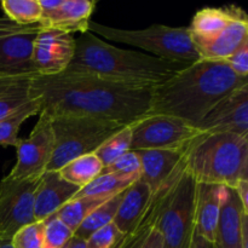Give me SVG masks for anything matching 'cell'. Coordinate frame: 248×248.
<instances>
[{
    "instance_id": "obj_1",
    "label": "cell",
    "mask_w": 248,
    "mask_h": 248,
    "mask_svg": "<svg viewBox=\"0 0 248 248\" xmlns=\"http://www.w3.org/2000/svg\"><path fill=\"white\" fill-rule=\"evenodd\" d=\"M31 93L40 99V113L50 118L87 116L125 126L149 115L153 98V89L68 72L53 77L34 75Z\"/></svg>"
},
{
    "instance_id": "obj_2",
    "label": "cell",
    "mask_w": 248,
    "mask_h": 248,
    "mask_svg": "<svg viewBox=\"0 0 248 248\" xmlns=\"http://www.w3.org/2000/svg\"><path fill=\"white\" fill-rule=\"evenodd\" d=\"M248 85L225 61L199 60L153 89L150 114L178 118L198 128L205 116L232 92Z\"/></svg>"
},
{
    "instance_id": "obj_3",
    "label": "cell",
    "mask_w": 248,
    "mask_h": 248,
    "mask_svg": "<svg viewBox=\"0 0 248 248\" xmlns=\"http://www.w3.org/2000/svg\"><path fill=\"white\" fill-rule=\"evenodd\" d=\"M188 65L140 51L115 47L86 31L75 39L74 57L64 72L94 75L128 86L154 89Z\"/></svg>"
},
{
    "instance_id": "obj_4",
    "label": "cell",
    "mask_w": 248,
    "mask_h": 248,
    "mask_svg": "<svg viewBox=\"0 0 248 248\" xmlns=\"http://www.w3.org/2000/svg\"><path fill=\"white\" fill-rule=\"evenodd\" d=\"M184 166L198 183L234 189L248 179V137L202 133L186 149Z\"/></svg>"
},
{
    "instance_id": "obj_5",
    "label": "cell",
    "mask_w": 248,
    "mask_h": 248,
    "mask_svg": "<svg viewBox=\"0 0 248 248\" xmlns=\"http://www.w3.org/2000/svg\"><path fill=\"white\" fill-rule=\"evenodd\" d=\"M200 60L225 61L248 41V17L239 6L203 7L188 27Z\"/></svg>"
},
{
    "instance_id": "obj_6",
    "label": "cell",
    "mask_w": 248,
    "mask_h": 248,
    "mask_svg": "<svg viewBox=\"0 0 248 248\" xmlns=\"http://www.w3.org/2000/svg\"><path fill=\"white\" fill-rule=\"evenodd\" d=\"M53 152L46 171H58L82 155L92 154L99 145L125 127V125L103 119L62 115L51 118Z\"/></svg>"
},
{
    "instance_id": "obj_7",
    "label": "cell",
    "mask_w": 248,
    "mask_h": 248,
    "mask_svg": "<svg viewBox=\"0 0 248 248\" xmlns=\"http://www.w3.org/2000/svg\"><path fill=\"white\" fill-rule=\"evenodd\" d=\"M90 33L148 51L152 56L174 63L191 64L200 60L190 40L188 27L154 24L145 29H119L91 21Z\"/></svg>"
},
{
    "instance_id": "obj_8",
    "label": "cell",
    "mask_w": 248,
    "mask_h": 248,
    "mask_svg": "<svg viewBox=\"0 0 248 248\" xmlns=\"http://www.w3.org/2000/svg\"><path fill=\"white\" fill-rule=\"evenodd\" d=\"M196 186L198 182L184 170L156 225L164 248H190L195 232Z\"/></svg>"
},
{
    "instance_id": "obj_9",
    "label": "cell",
    "mask_w": 248,
    "mask_h": 248,
    "mask_svg": "<svg viewBox=\"0 0 248 248\" xmlns=\"http://www.w3.org/2000/svg\"><path fill=\"white\" fill-rule=\"evenodd\" d=\"M130 150H186L195 138L202 135L194 126L178 118L149 114L131 125Z\"/></svg>"
},
{
    "instance_id": "obj_10",
    "label": "cell",
    "mask_w": 248,
    "mask_h": 248,
    "mask_svg": "<svg viewBox=\"0 0 248 248\" xmlns=\"http://www.w3.org/2000/svg\"><path fill=\"white\" fill-rule=\"evenodd\" d=\"M41 177L0 182V237L11 239L21 228L35 222L34 198Z\"/></svg>"
},
{
    "instance_id": "obj_11",
    "label": "cell",
    "mask_w": 248,
    "mask_h": 248,
    "mask_svg": "<svg viewBox=\"0 0 248 248\" xmlns=\"http://www.w3.org/2000/svg\"><path fill=\"white\" fill-rule=\"evenodd\" d=\"M43 27L39 23L19 26L0 17V74L35 75L33 45Z\"/></svg>"
},
{
    "instance_id": "obj_12",
    "label": "cell",
    "mask_w": 248,
    "mask_h": 248,
    "mask_svg": "<svg viewBox=\"0 0 248 248\" xmlns=\"http://www.w3.org/2000/svg\"><path fill=\"white\" fill-rule=\"evenodd\" d=\"M16 149V165L6 177L11 179H28L43 176L53 152V132L50 116L39 113L35 127L28 138H19Z\"/></svg>"
},
{
    "instance_id": "obj_13",
    "label": "cell",
    "mask_w": 248,
    "mask_h": 248,
    "mask_svg": "<svg viewBox=\"0 0 248 248\" xmlns=\"http://www.w3.org/2000/svg\"><path fill=\"white\" fill-rule=\"evenodd\" d=\"M74 53L75 39L72 34L41 28L33 45V65L36 75L61 74L69 67Z\"/></svg>"
},
{
    "instance_id": "obj_14",
    "label": "cell",
    "mask_w": 248,
    "mask_h": 248,
    "mask_svg": "<svg viewBox=\"0 0 248 248\" xmlns=\"http://www.w3.org/2000/svg\"><path fill=\"white\" fill-rule=\"evenodd\" d=\"M198 130L206 135L232 133L248 137V85L223 98L205 116Z\"/></svg>"
},
{
    "instance_id": "obj_15",
    "label": "cell",
    "mask_w": 248,
    "mask_h": 248,
    "mask_svg": "<svg viewBox=\"0 0 248 248\" xmlns=\"http://www.w3.org/2000/svg\"><path fill=\"white\" fill-rule=\"evenodd\" d=\"M213 248H248V215L234 189L224 186Z\"/></svg>"
},
{
    "instance_id": "obj_16",
    "label": "cell",
    "mask_w": 248,
    "mask_h": 248,
    "mask_svg": "<svg viewBox=\"0 0 248 248\" xmlns=\"http://www.w3.org/2000/svg\"><path fill=\"white\" fill-rule=\"evenodd\" d=\"M79 186H73L62 178L58 171L47 172L41 176L34 198V219L44 222L55 215L64 203L72 200Z\"/></svg>"
},
{
    "instance_id": "obj_17",
    "label": "cell",
    "mask_w": 248,
    "mask_h": 248,
    "mask_svg": "<svg viewBox=\"0 0 248 248\" xmlns=\"http://www.w3.org/2000/svg\"><path fill=\"white\" fill-rule=\"evenodd\" d=\"M140 160V178L149 186L153 193L159 190L178 170L186 150H133Z\"/></svg>"
},
{
    "instance_id": "obj_18",
    "label": "cell",
    "mask_w": 248,
    "mask_h": 248,
    "mask_svg": "<svg viewBox=\"0 0 248 248\" xmlns=\"http://www.w3.org/2000/svg\"><path fill=\"white\" fill-rule=\"evenodd\" d=\"M94 6L96 1L92 0H63L55 11L41 17L39 24L43 28L56 29L68 34H84L89 31Z\"/></svg>"
},
{
    "instance_id": "obj_19",
    "label": "cell",
    "mask_w": 248,
    "mask_h": 248,
    "mask_svg": "<svg viewBox=\"0 0 248 248\" xmlns=\"http://www.w3.org/2000/svg\"><path fill=\"white\" fill-rule=\"evenodd\" d=\"M223 191L224 186L216 184L198 183L196 186L195 232L212 245L215 244Z\"/></svg>"
},
{
    "instance_id": "obj_20",
    "label": "cell",
    "mask_w": 248,
    "mask_h": 248,
    "mask_svg": "<svg viewBox=\"0 0 248 248\" xmlns=\"http://www.w3.org/2000/svg\"><path fill=\"white\" fill-rule=\"evenodd\" d=\"M153 195L154 193L152 189L140 178L126 189L113 219V223L121 234H125L132 229L133 225L147 210Z\"/></svg>"
},
{
    "instance_id": "obj_21",
    "label": "cell",
    "mask_w": 248,
    "mask_h": 248,
    "mask_svg": "<svg viewBox=\"0 0 248 248\" xmlns=\"http://www.w3.org/2000/svg\"><path fill=\"white\" fill-rule=\"evenodd\" d=\"M33 78L34 75L0 74V119L33 98Z\"/></svg>"
},
{
    "instance_id": "obj_22",
    "label": "cell",
    "mask_w": 248,
    "mask_h": 248,
    "mask_svg": "<svg viewBox=\"0 0 248 248\" xmlns=\"http://www.w3.org/2000/svg\"><path fill=\"white\" fill-rule=\"evenodd\" d=\"M41 110L40 99L33 97L28 102L17 108L9 115L0 119V145L2 147H17L18 132L22 124L27 119L36 115Z\"/></svg>"
},
{
    "instance_id": "obj_23",
    "label": "cell",
    "mask_w": 248,
    "mask_h": 248,
    "mask_svg": "<svg viewBox=\"0 0 248 248\" xmlns=\"http://www.w3.org/2000/svg\"><path fill=\"white\" fill-rule=\"evenodd\" d=\"M103 169L104 166L102 162L92 153L72 160L62 169L58 170V173L68 183L81 189L96 179L102 173Z\"/></svg>"
},
{
    "instance_id": "obj_24",
    "label": "cell",
    "mask_w": 248,
    "mask_h": 248,
    "mask_svg": "<svg viewBox=\"0 0 248 248\" xmlns=\"http://www.w3.org/2000/svg\"><path fill=\"white\" fill-rule=\"evenodd\" d=\"M137 179L136 177H126L120 174L106 173L99 174L96 179L87 184L86 186L80 189L74 198H81V196H91L97 199H106L109 200L113 196L123 193L126 189L130 188ZM73 198V199H74Z\"/></svg>"
},
{
    "instance_id": "obj_25",
    "label": "cell",
    "mask_w": 248,
    "mask_h": 248,
    "mask_svg": "<svg viewBox=\"0 0 248 248\" xmlns=\"http://www.w3.org/2000/svg\"><path fill=\"white\" fill-rule=\"evenodd\" d=\"M124 193L125 191L113 196V198L107 200L104 203H102L101 206H98L96 210L92 211L85 218L84 222L79 225V228L75 230L74 236L86 241L90 235H92L94 232H97L98 229H101V228L106 227L107 224L113 222L119 205H120L121 200H123Z\"/></svg>"
},
{
    "instance_id": "obj_26",
    "label": "cell",
    "mask_w": 248,
    "mask_h": 248,
    "mask_svg": "<svg viewBox=\"0 0 248 248\" xmlns=\"http://www.w3.org/2000/svg\"><path fill=\"white\" fill-rule=\"evenodd\" d=\"M106 201V199H97L91 198V196L74 198L64 203L55 213V216L61 222L64 223L73 232H75V230L84 222L85 218Z\"/></svg>"
},
{
    "instance_id": "obj_27",
    "label": "cell",
    "mask_w": 248,
    "mask_h": 248,
    "mask_svg": "<svg viewBox=\"0 0 248 248\" xmlns=\"http://www.w3.org/2000/svg\"><path fill=\"white\" fill-rule=\"evenodd\" d=\"M0 5L5 17L19 26H31L40 21L39 0H2Z\"/></svg>"
},
{
    "instance_id": "obj_28",
    "label": "cell",
    "mask_w": 248,
    "mask_h": 248,
    "mask_svg": "<svg viewBox=\"0 0 248 248\" xmlns=\"http://www.w3.org/2000/svg\"><path fill=\"white\" fill-rule=\"evenodd\" d=\"M131 140H132V131L131 125L125 126L123 130L116 132L108 140H104L98 149L93 153L104 167L113 164L116 159L123 156L127 152H130Z\"/></svg>"
},
{
    "instance_id": "obj_29",
    "label": "cell",
    "mask_w": 248,
    "mask_h": 248,
    "mask_svg": "<svg viewBox=\"0 0 248 248\" xmlns=\"http://www.w3.org/2000/svg\"><path fill=\"white\" fill-rule=\"evenodd\" d=\"M74 232L61 222L55 215L45 220L43 248H63L69 242Z\"/></svg>"
},
{
    "instance_id": "obj_30",
    "label": "cell",
    "mask_w": 248,
    "mask_h": 248,
    "mask_svg": "<svg viewBox=\"0 0 248 248\" xmlns=\"http://www.w3.org/2000/svg\"><path fill=\"white\" fill-rule=\"evenodd\" d=\"M44 234H45V220L34 222L21 228L11 237L14 248H43Z\"/></svg>"
},
{
    "instance_id": "obj_31",
    "label": "cell",
    "mask_w": 248,
    "mask_h": 248,
    "mask_svg": "<svg viewBox=\"0 0 248 248\" xmlns=\"http://www.w3.org/2000/svg\"><path fill=\"white\" fill-rule=\"evenodd\" d=\"M140 172H142V166H140V157H138L137 153L130 150L126 154H124L123 156L116 159L113 164L104 167L101 174L114 173L120 174V176L140 178Z\"/></svg>"
},
{
    "instance_id": "obj_32",
    "label": "cell",
    "mask_w": 248,
    "mask_h": 248,
    "mask_svg": "<svg viewBox=\"0 0 248 248\" xmlns=\"http://www.w3.org/2000/svg\"><path fill=\"white\" fill-rule=\"evenodd\" d=\"M121 232L113 222L101 228L86 240V248H111L120 239Z\"/></svg>"
},
{
    "instance_id": "obj_33",
    "label": "cell",
    "mask_w": 248,
    "mask_h": 248,
    "mask_svg": "<svg viewBox=\"0 0 248 248\" xmlns=\"http://www.w3.org/2000/svg\"><path fill=\"white\" fill-rule=\"evenodd\" d=\"M230 69L240 78L248 77V41L240 46L230 57L225 60Z\"/></svg>"
},
{
    "instance_id": "obj_34",
    "label": "cell",
    "mask_w": 248,
    "mask_h": 248,
    "mask_svg": "<svg viewBox=\"0 0 248 248\" xmlns=\"http://www.w3.org/2000/svg\"><path fill=\"white\" fill-rule=\"evenodd\" d=\"M234 190L239 198L240 202H241L245 213L248 215V179L240 181L239 184L234 188Z\"/></svg>"
},
{
    "instance_id": "obj_35",
    "label": "cell",
    "mask_w": 248,
    "mask_h": 248,
    "mask_svg": "<svg viewBox=\"0 0 248 248\" xmlns=\"http://www.w3.org/2000/svg\"><path fill=\"white\" fill-rule=\"evenodd\" d=\"M142 248H164L162 236L156 227L153 229V232H150L149 236L147 237V240H145L144 244H143Z\"/></svg>"
},
{
    "instance_id": "obj_36",
    "label": "cell",
    "mask_w": 248,
    "mask_h": 248,
    "mask_svg": "<svg viewBox=\"0 0 248 248\" xmlns=\"http://www.w3.org/2000/svg\"><path fill=\"white\" fill-rule=\"evenodd\" d=\"M190 248H213V245L210 244L208 241H206V240L202 239L201 236H199L196 232H194Z\"/></svg>"
},
{
    "instance_id": "obj_37",
    "label": "cell",
    "mask_w": 248,
    "mask_h": 248,
    "mask_svg": "<svg viewBox=\"0 0 248 248\" xmlns=\"http://www.w3.org/2000/svg\"><path fill=\"white\" fill-rule=\"evenodd\" d=\"M67 248H86V241L73 235V237L68 242Z\"/></svg>"
},
{
    "instance_id": "obj_38",
    "label": "cell",
    "mask_w": 248,
    "mask_h": 248,
    "mask_svg": "<svg viewBox=\"0 0 248 248\" xmlns=\"http://www.w3.org/2000/svg\"><path fill=\"white\" fill-rule=\"evenodd\" d=\"M0 248H14L11 245V239L0 237Z\"/></svg>"
},
{
    "instance_id": "obj_39",
    "label": "cell",
    "mask_w": 248,
    "mask_h": 248,
    "mask_svg": "<svg viewBox=\"0 0 248 248\" xmlns=\"http://www.w3.org/2000/svg\"><path fill=\"white\" fill-rule=\"evenodd\" d=\"M67 246H68V244H67V245H65V246H64V247H63V248H67Z\"/></svg>"
}]
</instances>
